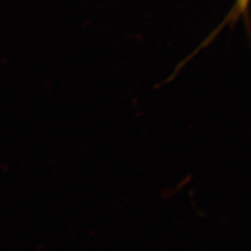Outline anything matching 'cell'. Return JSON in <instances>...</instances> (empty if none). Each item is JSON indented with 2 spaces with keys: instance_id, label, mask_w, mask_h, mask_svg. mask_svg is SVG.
Returning <instances> with one entry per match:
<instances>
[{
  "instance_id": "cell-1",
  "label": "cell",
  "mask_w": 251,
  "mask_h": 251,
  "mask_svg": "<svg viewBox=\"0 0 251 251\" xmlns=\"http://www.w3.org/2000/svg\"><path fill=\"white\" fill-rule=\"evenodd\" d=\"M250 2L251 0H235L233 6L231 7V10L228 12V14L225 16L224 20L220 23V25H218V27L213 31V33L209 34V36L202 42V44L198 47L197 50L193 53L194 56L213 42L225 26H233L237 25V22L242 18L245 21L248 33H251V19L249 13Z\"/></svg>"
}]
</instances>
